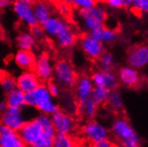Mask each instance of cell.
I'll return each instance as SVG.
<instances>
[{"instance_id": "1", "label": "cell", "mask_w": 148, "mask_h": 147, "mask_svg": "<svg viewBox=\"0 0 148 147\" xmlns=\"http://www.w3.org/2000/svg\"><path fill=\"white\" fill-rule=\"evenodd\" d=\"M18 133L27 146L53 147L56 132L50 116L40 114L34 118L27 120Z\"/></svg>"}, {"instance_id": "2", "label": "cell", "mask_w": 148, "mask_h": 147, "mask_svg": "<svg viewBox=\"0 0 148 147\" xmlns=\"http://www.w3.org/2000/svg\"><path fill=\"white\" fill-rule=\"evenodd\" d=\"M25 106L34 107L41 114L47 116H51L60 109L44 83H41L34 90L25 93Z\"/></svg>"}, {"instance_id": "3", "label": "cell", "mask_w": 148, "mask_h": 147, "mask_svg": "<svg viewBox=\"0 0 148 147\" xmlns=\"http://www.w3.org/2000/svg\"><path fill=\"white\" fill-rule=\"evenodd\" d=\"M53 78L54 81L60 87L71 90L75 87L79 76L70 61L67 59H60L54 63Z\"/></svg>"}, {"instance_id": "4", "label": "cell", "mask_w": 148, "mask_h": 147, "mask_svg": "<svg viewBox=\"0 0 148 147\" xmlns=\"http://www.w3.org/2000/svg\"><path fill=\"white\" fill-rule=\"evenodd\" d=\"M80 133L86 142L90 144L104 140V139H108L109 135L108 129L103 124L94 119L86 122L81 127Z\"/></svg>"}, {"instance_id": "5", "label": "cell", "mask_w": 148, "mask_h": 147, "mask_svg": "<svg viewBox=\"0 0 148 147\" xmlns=\"http://www.w3.org/2000/svg\"><path fill=\"white\" fill-rule=\"evenodd\" d=\"M54 63L49 53L43 51L36 56L34 71L40 79L42 83L48 82L53 78Z\"/></svg>"}, {"instance_id": "6", "label": "cell", "mask_w": 148, "mask_h": 147, "mask_svg": "<svg viewBox=\"0 0 148 147\" xmlns=\"http://www.w3.org/2000/svg\"><path fill=\"white\" fill-rule=\"evenodd\" d=\"M50 116L56 133L72 135L73 132L75 131V119L69 113L59 109Z\"/></svg>"}, {"instance_id": "7", "label": "cell", "mask_w": 148, "mask_h": 147, "mask_svg": "<svg viewBox=\"0 0 148 147\" xmlns=\"http://www.w3.org/2000/svg\"><path fill=\"white\" fill-rule=\"evenodd\" d=\"M79 45L83 53L91 61H98L105 53L103 43L94 39L90 34H84L79 39Z\"/></svg>"}, {"instance_id": "8", "label": "cell", "mask_w": 148, "mask_h": 147, "mask_svg": "<svg viewBox=\"0 0 148 147\" xmlns=\"http://www.w3.org/2000/svg\"><path fill=\"white\" fill-rule=\"evenodd\" d=\"M74 88H75V102L77 107L79 109L91 98L94 86L90 78L83 75L78 78L77 83Z\"/></svg>"}, {"instance_id": "9", "label": "cell", "mask_w": 148, "mask_h": 147, "mask_svg": "<svg viewBox=\"0 0 148 147\" xmlns=\"http://www.w3.org/2000/svg\"><path fill=\"white\" fill-rule=\"evenodd\" d=\"M26 118L20 108L8 107L0 116V123L14 131H19L26 122Z\"/></svg>"}, {"instance_id": "10", "label": "cell", "mask_w": 148, "mask_h": 147, "mask_svg": "<svg viewBox=\"0 0 148 147\" xmlns=\"http://www.w3.org/2000/svg\"><path fill=\"white\" fill-rule=\"evenodd\" d=\"M12 9L19 21H21L26 26L31 28L32 26L37 25L33 5L25 4L17 1V0H14L12 5Z\"/></svg>"}, {"instance_id": "11", "label": "cell", "mask_w": 148, "mask_h": 147, "mask_svg": "<svg viewBox=\"0 0 148 147\" xmlns=\"http://www.w3.org/2000/svg\"><path fill=\"white\" fill-rule=\"evenodd\" d=\"M54 38L62 49H71L77 43L78 35L68 21L64 20L62 29Z\"/></svg>"}, {"instance_id": "12", "label": "cell", "mask_w": 148, "mask_h": 147, "mask_svg": "<svg viewBox=\"0 0 148 147\" xmlns=\"http://www.w3.org/2000/svg\"><path fill=\"white\" fill-rule=\"evenodd\" d=\"M0 147H27L17 131L0 123Z\"/></svg>"}, {"instance_id": "13", "label": "cell", "mask_w": 148, "mask_h": 147, "mask_svg": "<svg viewBox=\"0 0 148 147\" xmlns=\"http://www.w3.org/2000/svg\"><path fill=\"white\" fill-rule=\"evenodd\" d=\"M16 88L24 93L34 90L42 81L34 70H23L16 79Z\"/></svg>"}, {"instance_id": "14", "label": "cell", "mask_w": 148, "mask_h": 147, "mask_svg": "<svg viewBox=\"0 0 148 147\" xmlns=\"http://www.w3.org/2000/svg\"><path fill=\"white\" fill-rule=\"evenodd\" d=\"M127 62L131 68H142L148 63V46L137 45L128 51Z\"/></svg>"}, {"instance_id": "15", "label": "cell", "mask_w": 148, "mask_h": 147, "mask_svg": "<svg viewBox=\"0 0 148 147\" xmlns=\"http://www.w3.org/2000/svg\"><path fill=\"white\" fill-rule=\"evenodd\" d=\"M35 59V54L31 51L18 50L14 55V63L22 70H33Z\"/></svg>"}, {"instance_id": "16", "label": "cell", "mask_w": 148, "mask_h": 147, "mask_svg": "<svg viewBox=\"0 0 148 147\" xmlns=\"http://www.w3.org/2000/svg\"><path fill=\"white\" fill-rule=\"evenodd\" d=\"M113 134L119 139L120 141L129 138L135 133V130L131 127L129 123L124 118H117L112 124Z\"/></svg>"}, {"instance_id": "17", "label": "cell", "mask_w": 148, "mask_h": 147, "mask_svg": "<svg viewBox=\"0 0 148 147\" xmlns=\"http://www.w3.org/2000/svg\"><path fill=\"white\" fill-rule=\"evenodd\" d=\"M33 8L37 24L42 25L51 16V10L49 4L43 0H37L33 4Z\"/></svg>"}, {"instance_id": "18", "label": "cell", "mask_w": 148, "mask_h": 147, "mask_svg": "<svg viewBox=\"0 0 148 147\" xmlns=\"http://www.w3.org/2000/svg\"><path fill=\"white\" fill-rule=\"evenodd\" d=\"M90 35L101 43H111L116 41L117 37V32L109 27L103 25L92 31L90 33Z\"/></svg>"}, {"instance_id": "19", "label": "cell", "mask_w": 148, "mask_h": 147, "mask_svg": "<svg viewBox=\"0 0 148 147\" xmlns=\"http://www.w3.org/2000/svg\"><path fill=\"white\" fill-rule=\"evenodd\" d=\"M118 79L122 84L130 88H134L139 83L138 72L131 67L121 68L118 71Z\"/></svg>"}, {"instance_id": "20", "label": "cell", "mask_w": 148, "mask_h": 147, "mask_svg": "<svg viewBox=\"0 0 148 147\" xmlns=\"http://www.w3.org/2000/svg\"><path fill=\"white\" fill-rule=\"evenodd\" d=\"M16 42L18 50L33 51L36 46L37 40L34 37L30 31H23L17 35Z\"/></svg>"}, {"instance_id": "21", "label": "cell", "mask_w": 148, "mask_h": 147, "mask_svg": "<svg viewBox=\"0 0 148 147\" xmlns=\"http://www.w3.org/2000/svg\"><path fill=\"white\" fill-rule=\"evenodd\" d=\"M63 22L64 19H62L61 17L58 16H51L46 22H44L42 25V27L44 33H45V35L49 36V37L54 38L62 29Z\"/></svg>"}, {"instance_id": "22", "label": "cell", "mask_w": 148, "mask_h": 147, "mask_svg": "<svg viewBox=\"0 0 148 147\" xmlns=\"http://www.w3.org/2000/svg\"><path fill=\"white\" fill-rule=\"evenodd\" d=\"M8 107H14L23 109L25 107V93L16 88L14 90L5 93V98Z\"/></svg>"}, {"instance_id": "23", "label": "cell", "mask_w": 148, "mask_h": 147, "mask_svg": "<svg viewBox=\"0 0 148 147\" xmlns=\"http://www.w3.org/2000/svg\"><path fill=\"white\" fill-rule=\"evenodd\" d=\"M79 142L72 135L55 133L53 147H77Z\"/></svg>"}, {"instance_id": "24", "label": "cell", "mask_w": 148, "mask_h": 147, "mask_svg": "<svg viewBox=\"0 0 148 147\" xmlns=\"http://www.w3.org/2000/svg\"><path fill=\"white\" fill-rule=\"evenodd\" d=\"M111 91L108 90L107 88H95L93 89L91 94V99L97 104L99 107L108 103Z\"/></svg>"}, {"instance_id": "25", "label": "cell", "mask_w": 148, "mask_h": 147, "mask_svg": "<svg viewBox=\"0 0 148 147\" xmlns=\"http://www.w3.org/2000/svg\"><path fill=\"white\" fill-rule=\"evenodd\" d=\"M79 16L81 18V23H82L85 29L88 31H90V33L92 31L96 30V29H98V28L104 25L99 23V22L96 21L95 19H93L90 14L87 13L86 10L85 11H79Z\"/></svg>"}, {"instance_id": "26", "label": "cell", "mask_w": 148, "mask_h": 147, "mask_svg": "<svg viewBox=\"0 0 148 147\" xmlns=\"http://www.w3.org/2000/svg\"><path fill=\"white\" fill-rule=\"evenodd\" d=\"M98 110H99V106L96 104L91 98L88 99L85 104L79 108L80 113L90 120L95 118V116L98 114Z\"/></svg>"}, {"instance_id": "27", "label": "cell", "mask_w": 148, "mask_h": 147, "mask_svg": "<svg viewBox=\"0 0 148 147\" xmlns=\"http://www.w3.org/2000/svg\"><path fill=\"white\" fill-rule=\"evenodd\" d=\"M108 103L111 109L115 112H121L124 108V103L122 100V97L117 90L111 91Z\"/></svg>"}, {"instance_id": "28", "label": "cell", "mask_w": 148, "mask_h": 147, "mask_svg": "<svg viewBox=\"0 0 148 147\" xmlns=\"http://www.w3.org/2000/svg\"><path fill=\"white\" fill-rule=\"evenodd\" d=\"M86 11L93 19L98 21L99 23H100L102 25H104V23L108 19V14H107L106 10L99 5H95V6L91 7L90 9L86 10Z\"/></svg>"}, {"instance_id": "29", "label": "cell", "mask_w": 148, "mask_h": 147, "mask_svg": "<svg viewBox=\"0 0 148 147\" xmlns=\"http://www.w3.org/2000/svg\"><path fill=\"white\" fill-rule=\"evenodd\" d=\"M99 68L102 71H110L114 66V57L110 53L105 51L98 60Z\"/></svg>"}, {"instance_id": "30", "label": "cell", "mask_w": 148, "mask_h": 147, "mask_svg": "<svg viewBox=\"0 0 148 147\" xmlns=\"http://www.w3.org/2000/svg\"><path fill=\"white\" fill-rule=\"evenodd\" d=\"M103 74H104L107 89L110 91L116 90L118 88V79L116 77V75L111 70L110 71H103Z\"/></svg>"}, {"instance_id": "31", "label": "cell", "mask_w": 148, "mask_h": 147, "mask_svg": "<svg viewBox=\"0 0 148 147\" xmlns=\"http://www.w3.org/2000/svg\"><path fill=\"white\" fill-rule=\"evenodd\" d=\"M0 85H1V88L5 91V93H8L9 91L14 90L16 88V78H14L12 75L6 73L5 76L0 81Z\"/></svg>"}, {"instance_id": "32", "label": "cell", "mask_w": 148, "mask_h": 147, "mask_svg": "<svg viewBox=\"0 0 148 147\" xmlns=\"http://www.w3.org/2000/svg\"><path fill=\"white\" fill-rule=\"evenodd\" d=\"M72 5L79 11H85L98 5V0H73Z\"/></svg>"}, {"instance_id": "33", "label": "cell", "mask_w": 148, "mask_h": 147, "mask_svg": "<svg viewBox=\"0 0 148 147\" xmlns=\"http://www.w3.org/2000/svg\"><path fill=\"white\" fill-rule=\"evenodd\" d=\"M90 78L95 88H106L105 78H104V74H103L102 70L94 71Z\"/></svg>"}, {"instance_id": "34", "label": "cell", "mask_w": 148, "mask_h": 147, "mask_svg": "<svg viewBox=\"0 0 148 147\" xmlns=\"http://www.w3.org/2000/svg\"><path fill=\"white\" fill-rule=\"evenodd\" d=\"M121 146L122 147H141L140 146L139 138H138L136 132H135L129 138L121 141Z\"/></svg>"}, {"instance_id": "35", "label": "cell", "mask_w": 148, "mask_h": 147, "mask_svg": "<svg viewBox=\"0 0 148 147\" xmlns=\"http://www.w3.org/2000/svg\"><path fill=\"white\" fill-rule=\"evenodd\" d=\"M46 87L48 89V91L51 95L53 98H58L61 94V87L59 86L54 80H50V81L46 82Z\"/></svg>"}, {"instance_id": "36", "label": "cell", "mask_w": 148, "mask_h": 147, "mask_svg": "<svg viewBox=\"0 0 148 147\" xmlns=\"http://www.w3.org/2000/svg\"><path fill=\"white\" fill-rule=\"evenodd\" d=\"M30 33L34 35V37L36 40H42L46 36L45 33H44L43 29L42 27V25H40L38 24L32 26L30 28Z\"/></svg>"}, {"instance_id": "37", "label": "cell", "mask_w": 148, "mask_h": 147, "mask_svg": "<svg viewBox=\"0 0 148 147\" xmlns=\"http://www.w3.org/2000/svg\"><path fill=\"white\" fill-rule=\"evenodd\" d=\"M57 9H58L59 14H60V16L62 17H68L71 14V7L70 4H67V3L60 2L57 5Z\"/></svg>"}, {"instance_id": "38", "label": "cell", "mask_w": 148, "mask_h": 147, "mask_svg": "<svg viewBox=\"0 0 148 147\" xmlns=\"http://www.w3.org/2000/svg\"><path fill=\"white\" fill-rule=\"evenodd\" d=\"M132 6L148 13V0H133Z\"/></svg>"}, {"instance_id": "39", "label": "cell", "mask_w": 148, "mask_h": 147, "mask_svg": "<svg viewBox=\"0 0 148 147\" xmlns=\"http://www.w3.org/2000/svg\"><path fill=\"white\" fill-rule=\"evenodd\" d=\"M93 147H115V144H113L109 139H104V140L99 141L97 143H94L91 144Z\"/></svg>"}, {"instance_id": "40", "label": "cell", "mask_w": 148, "mask_h": 147, "mask_svg": "<svg viewBox=\"0 0 148 147\" xmlns=\"http://www.w3.org/2000/svg\"><path fill=\"white\" fill-rule=\"evenodd\" d=\"M105 4H107L108 6L113 7V8H122L121 0H103Z\"/></svg>"}, {"instance_id": "41", "label": "cell", "mask_w": 148, "mask_h": 147, "mask_svg": "<svg viewBox=\"0 0 148 147\" xmlns=\"http://www.w3.org/2000/svg\"><path fill=\"white\" fill-rule=\"evenodd\" d=\"M14 0H0V9H6L8 7H12Z\"/></svg>"}, {"instance_id": "42", "label": "cell", "mask_w": 148, "mask_h": 147, "mask_svg": "<svg viewBox=\"0 0 148 147\" xmlns=\"http://www.w3.org/2000/svg\"><path fill=\"white\" fill-rule=\"evenodd\" d=\"M121 4H122V8L127 9L132 6L133 0H121Z\"/></svg>"}, {"instance_id": "43", "label": "cell", "mask_w": 148, "mask_h": 147, "mask_svg": "<svg viewBox=\"0 0 148 147\" xmlns=\"http://www.w3.org/2000/svg\"><path fill=\"white\" fill-rule=\"evenodd\" d=\"M8 108V105H7L6 101L4 100H0V114H2L3 112H5V110Z\"/></svg>"}, {"instance_id": "44", "label": "cell", "mask_w": 148, "mask_h": 147, "mask_svg": "<svg viewBox=\"0 0 148 147\" xmlns=\"http://www.w3.org/2000/svg\"><path fill=\"white\" fill-rule=\"evenodd\" d=\"M5 74H6V71L4 70L1 67H0V81H1V79L5 76Z\"/></svg>"}, {"instance_id": "45", "label": "cell", "mask_w": 148, "mask_h": 147, "mask_svg": "<svg viewBox=\"0 0 148 147\" xmlns=\"http://www.w3.org/2000/svg\"><path fill=\"white\" fill-rule=\"evenodd\" d=\"M17 1H20L25 4H28V5H33L34 3V0H17Z\"/></svg>"}, {"instance_id": "46", "label": "cell", "mask_w": 148, "mask_h": 147, "mask_svg": "<svg viewBox=\"0 0 148 147\" xmlns=\"http://www.w3.org/2000/svg\"><path fill=\"white\" fill-rule=\"evenodd\" d=\"M58 1L62 2V3H67V4H72L73 0H58Z\"/></svg>"}, {"instance_id": "47", "label": "cell", "mask_w": 148, "mask_h": 147, "mask_svg": "<svg viewBox=\"0 0 148 147\" xmlns=\"http://www.w3.org/2000/svg\"><path fill=\"white\" fill-rule=\"evenodd\" d=\"M77 147H84V145H81V144H80V143H79V145H78Z\"/></svg>"}, {"instance_id": "48", "label": "cell", "mask_w": 148, "mask_h": 147, "mask_svg": "<svg viewBox=\"0 0 148 147\" xmlns=\"http://www.w3.org/2000/svg\"><path fill=\"white\" fill-rule=\"evenodd\" d=\"M115 147H122V146H118V145H115Z\"/></svg>"}, {"instance_id": "49", "label": "cell", "mask_w": 148, "mask_h": 147, "mask_svg": "<svg viewBox=\"0 0 148 147\" xmlns=\"http://www.w3.org/2000/svg\"><path fill=\"white\" fill-rule=\"evenodd\" d=\"M0 116H1V114H0Z\"/></svg>"}]
</instances>
